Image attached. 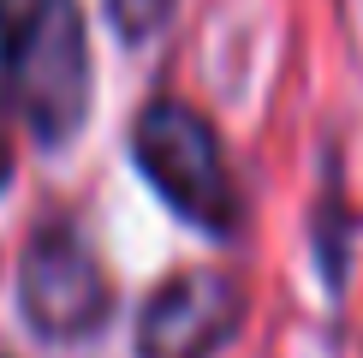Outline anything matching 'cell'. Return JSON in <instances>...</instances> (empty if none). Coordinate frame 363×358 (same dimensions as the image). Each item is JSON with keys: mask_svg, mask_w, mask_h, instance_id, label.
<instances>
[{"mask_svg": "<svg viewBox=\"0 0 363 358\" xmlns=\"http://www.w3.org/2000/svg\"><path fill=\"white\" fill-rule=\"evenodd\" d=\"M0 84L36 143H66L89 114L78 0H0Z\"/></svg>", "mask_w": 363, "mask_h": 358, "instance_id": "6da1fadb", "label": "cell"}, {"mask_svg": "<svg viewBox=\"0 0 363 358\" xmlns=\"http://www.w3.org/2000/svg\"><path fill=\"white\" fill-rule=\"evenodd\" d=\"M131 149H138V168L149 173V185L167 197L191 227L203 233H233L245 203H238L233 168H226L208 119L185 108V102H149L138 114V131H131Z\"/></svg>", "mask_w": 363, "mask_h": 358, "instance_id": "7a4b0ae2", "label": "cell"}, {"mask_svg": "<svg viewBox=\"0 0 363 358\" xmlns=\"http://www.w3.org/2000/svg\"><path fill=\"white\" fill-rule=\"evenodd\" d=\"M18 305L48 340H84L108 322L113 287L78 227L48 221L18 263Z\"/></svg>", "mask_w": 363, "mask_h": 358, "instance_id": "3957f363", "label": "cell"}, {"mask_svg": "<svg viewBox=\"0 0 363 358\" xmlns=\"http://www.w3.org/2000/svg\"><path fill=\"white\" fill-rule=\"evenodd\" d=\"M245 322V287L220 268H191L149 298L138 322L143 358H215Z\"/></svg>", "mask_w": 363, "mask_h": 358, "instance_id": "277c9868", "label": "cell"}, {"mask_svg": "<svg viewBox=\"0 0 363 358\" xmlns=\"http://www.w3.org/2000/svg\"><path fill=\"white\" fill-rule=\"evenodd\" d=\"M173 12V0H108V18L119 24V36L125 42H143L155 36V24Z\"/></svg>", "mask_w": 363, "mask_h": 358, "instance_id": "5b68a950", "label": "cell"}, {"mask_svg": "<svg viewBox=\"0 0 363 358\" xmlns=\"http://www.w3.org/2000/svg\"><path fill=\"white\" fill-rule=\"evenodd\" d=\"M6 168H12V143H6V126H0V179H6Z\"/></svg>", "mask_w": 363, "mask_h": 358, "instance_id": "8992f818", "label": "cell"}]
</instances>
